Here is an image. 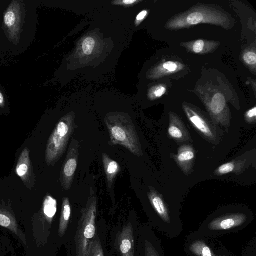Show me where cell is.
<instances>
[{
  "label": "cell",
  "instance_id": "24",
  "mask_svg": "<svg viewBox=\"0 0 256 256\" xmlns=\"http://www.w3.org/2000/svg\"><path fill=\"white\" fill-rule=\"evenodd\" d=\"M7 97L4 88L0 84V108H4L6 104Z\"/></svg>",
  "mask_w": 256,
  "mask_h": 256
},
{
  "label": "cell",
  "instance_id": "2",
  "mask_svg": "<svg viewBox=\"0 0 256 256\" xmlns=\"http://www.w3.org/2000/svg\"><path fill=\"white\" fill-rule=\"evenodd\" d=\"M104 121L113 145L122 146L135 156L143 155L136 130L128 116L122 114H108Z\"/></svg>",
  "mask_w": 256,
  "mask_h": 256
},
{
  "label": "cell",
  "instance_id": "17",
  "mask_svg": "<svg viewBox=\"0 0 256 256\" xmlns=\"http://www.w3.org/2000/svg\"><path fill=\"white\" fill-rule=\"evenodd\" d=\"M0 226L16 231V224L12 216L7 212L0 210Z\"/></svg>",
  "mask_w": 256,
  "mask_h": 256
},
{
  "label": "cell",
  "instance_id": "25",
  "mask_svg": "<svg viewBox=\"0 0 256 256\" xmlns=\"http://www.w3.org/2000/svg\"><path fill=\"white\" fill-rule=\"evenodd\" d=\"M204 42L202 40L196 41L193 45V50L196 53H200L204 47Z\"/></svg>",
  "mask_w": 256,
  "mask_h": 256
},
{
  "label": "cell",
  "instance_id": "11",
  "mask_svg": "<svg viewBox=\"0 0 256 256\" xmlns=\"http://www.w3.org/2000/svg\"><path fill=\"white\" fill-rule=\"evenodd\" d=\"M102 160L107 184L108 188L110 189L116 176L120 172V167L118 164L112 159L107 154H102Z\"/></svg>",
  "mask_w": 256,
  "mask_h": 256
},
{
  "label": "cell",
  "instance_id": "8",
  "mask_svg": "<svg viewBox=\"0 0 256 256\" xmlns=\"http://www.w3.org/2000/svg\"><path fill=\"white\" fill-rule=\"evenodd\" d=\"M148 195L150 202L157 214L166 222H170L169 212L161 196L151 188Z\"/></svg>",
  "mask_w": 256,
  "mask_h": 256
},
{
  "label": "cell",
  "instance_id": "23",
  "mask_svg": "<svg viewBox=\"0 0 256 256\" xmlns=\"http://www.w3.org/2000/svg\"><path fill=\"white\" fill-rule=\"evenodd\" d=\"M244 60L246 63L249 65H255L256 63V55L254 52H248L244 56Z\"/></svg>",
  "mask_w": 256,
  "mask_h": 256
},
{
  "label": "cell",
  "instance_id": "14",
  "mask_svg": "<svg viewBox=\"0 0 256 256\" xmlns=\"http://www.w3.org/2000/svg\"><path fill=\"white\" fill-rule=\"evenodd\" d=\"M57 210V202L56 199L50 195L46 196L43 203V212L46 216L52 219Z\"/></svg>",
  "mask_w": 256,
  "mask_h": 256
},
{
  "label": "cell",
  "instance_id": "26",
  "mask_svg": "<svg viewBox=\"0 0 256 256\" xmlns=\"http://www.w3.org/2000/svg\"><path fill=\"white\" fill-rule=\"evenodd\" d=\"M163 67L164 69L167 70L169 72H174L178 68L176 64L172 62H165Z\"/></svg>",
  "mask_w": 256,
  "mask_h": 256
},
{
  "label": "cell",
  "instance_id": "7",
  "mask_svg": "<svg viewBox=\"0 0 256 256\" xmlns=\"http://www.w3.org/2000/svg\"><path fill=\"white\" fill-rule=\"evenodd\" d=\"M132 227L130 222L122 228L119 238L121 256H134V240Z\"/></svg>",
  "mask_w": 256,
  "mask_h": 256
},
{
  "label": "cell",
  "instance_id": "10",
  "mask_svg": "<svg viewBox=\"0 0 256 256\" xmlns=\"http://www.w3.org/2000/svg\"><path fill=\"white\" fill-rule=\"evenodd\" d=\"M185 111L190 122L196 130L206 137H213L214 132L210 125L200 116L188 108H186Z\"/></svg>",
  "mask_w": 256,
  "mask_h": 256
},
{
  "label": "cell",
  "instance_id": "18",
  "mask_svg": "<svg viewBox=\"0 0 256 256\" xmlns=\"http://www.w3.org/2000/svg\"><path fill=\"white\" fill-rule=\"evenodd\" d=\"M88 256H104L102 248L98 237L94 238L92 242Z\"/></svg>",
  "mask_w": 256,
  "mask_h": 256
},
{
  "label": "cell",
  "instance_id": "12",
  "mask_svg": "<svg viewBox=\"0 0 256 256\" xmlns=\"http://www.w3.org/2000/svg\"><path fill=\"white\" fill-rule=\"evenodd\" d=\"M71 214V206L68 197L64 198L62 206L61 216L60 218L58 232L62 236L64 234L68 228Z\"/></svg>",
  "mask_w": 256,
  "mask_h": 256
},
{
  "label": "cell",
  "instance_id": "29",
  "mask_svg": "<svg viewBox=\"0 0 256 256\" xmlns=\"http://www.w3.org/2000/svg\"><path fill=\"white\" fill-rule=\"evenodd\" d=\"M147 14V12L146 10H144L142 12H140L137 16L136 17V20L137 21H140L142 20L146 15Z\"/></svg>",
  "mask_w": 256,
  "mask_h": 256
},
{
  "label": "cell",
  "instance_id": "16",
  "mask_svg": "<svg viewBox=\"0 0 256 256\" xmlns=\"http://www.w3.org/2000/svg\"><path fill=\"white\" fill-rule=\"evenodd\" d=\"M226 104L224 95L220 93L216 94L211 102L210 109L212 112L214 114H220L224 110Z\"/></svg>",
  "mask_w": 256,
  "mask_h": 256
},
{
  "label": "cell",
  "instance_id": "19",
  "mask_svg": "<svg viewBox=\"0 0 256 256\" xmlns=\"http://www.w3.org/2000/svg\"><path fill=\"white\" fill-rule=\"evenodd\" d=\"M186 21L189 24H196L208 21L207 18L200 12L190 14L186 18Z\"/></svg>",
  "mask_w": 256,
  "mask_h": 256
},
{
  "label": "cell",
  "instance_id": "15",
  "mask_svg": "<svg viewBox=\"0 0 256 256\" xmlns=\"http://www.w3.org/2000/svg\"><path fill=\"white\" fill-rule=\"evenodd\" d=\"M195 157V154L190 146H183L178 150L177 161L182 165L191 162Z\"/></svg>",
  "mask_w": 256,
  "mask_h": 256
},
{
  "label": "cell",
  "instance_id": "28",
  "mask_svg": "<svg viewBox=\"0 0 256 256\" xmlns=\"http://www.w3.org/2000/svg\"><path fill=\"white\" fill-rule=\"evenodd\" d=\"M166 91L165 88L163 86H159L157 88L154 92V95L156 97L158 98L164 95Z\"/></svg>",
  "mask_w": 256,
  "mask_h": 256
},
{
  "label": "cell",
  "instance_id": "30",
  "mask_svg": "<svg viewBox=\"0 0 256 256\" xmlns=\"http://www.w3.org/2000/svg\"><path fill=\"white\" fill-rule=\"evenodd\" d=\"M136 1L135 0H124L123 1V2L124 3H125L126 4H132V3H134V2H136Z\"/></svg>",
  "mask_w": 256,
  "mask_h": 256
},
{
  "label": "cell",
  "instance_id": "1",
  "mask_svg": "<svg viewBox=\"0 0 256 256\" xmlns=\"http://www.w3.org/2000/svg\"><path fill=\"white\" fill-rule=\"evenodd\" d=\"M34 0H0V50L8 56L24 52L34 40L36 28Z\"/></svg>",
  "mask_w": 256,
  "mask_h": 256
},
{
  "label": "cell",
  "instance_id": "27",
  "mask_svg": "<svg viewBox=\"0 0 256 256\" xmlns=\"http://www.w3.org/2000/svg\"><path fill=\"white\" fill-rule=\"evenodd\" d=\"M256 116V108L254 106L248 110L246 114V116L250 120H255Z\"/></svg>",
  "mask_w": 256,
  "mask_h": 256
},
{
  "label": "cell",
  "instance_id": "13",
  "mask_svg": "<svg viewBox=\"0 0 256 256\" xmlns=\"http://www.w3.org/2000/svg\"><path fill=\"white\" fill-rule=\"evenodd\" d=\"M190 251L196 256H216L203 241L196 240L189 246Z\"/></svg>",
  "mask_w": 256,
  "mask_h": 256
},
{
  "label": "cell",
  "instance_id": "21",
  "mask_svg": "<svg viewBox=\"0 0 256 256\" xmlns=\"http://www.w3.org/2000/svg\"><path fill=\"white\" fill-rule=\"evenodd\" d=\"M168 134L174 139L180 140L184 137V132L177 125L172 124L168 128Z\"/></svg>",
  "mask_w": 256,
  "mask_h": 256
},
{
  "label": "cell",
  "instance_id": "4",
  "mask_svg": "<svg viewBox=\"0 0 256 256\" xmlns=\"http://www.w3.org/2000/svg\"><path fill=\"white\" fill-rule=\"evenodd\" d=\"M97 198L91 188L86 207L80 222L76 238V256H88L92 242L96 234Z\"/></svg>",
  "mask_w": 256,
  "mask_h": 256
},
{
  "label": "cell",
  "instance_id": "20",
  "mask_svg": "<svg viewBox=\"0 0 256 256\" xmlns=\"http://www.w3.org/2000/svg\"><path fill=\"white\" fill-rule=\"evenodd\" d=\"M95 42L94 38L91 37H88L84 40L82 44V50L84 54H90L94 47Z\"/></svg>",
  "mask_w": 256,
  "mask_h": 256
},
{
  "label": "cell",
  "instance_id": "22",
  "mask_svg": "<svg viewBox=\"0 0 256 256\" xmlns=\"http://www.w3.org/2000/svg\"><path fill=\"white\" fill-rule=\"evenodd\" d=\"M235 166L233 162H230L221 165L216 170V174L220 175L226 174L232 172Z\"/></svg>",
  "mask_w": 256,
  "mask_h": 256
},
{
  "label": "cell",
  "instance_id": "3",
  "mask_svg": "<svg viewBox=\"0 0 256 256\" xmlns=\"http://www.w3.org/2000/svg\"><path fill=\"white\" fill-rule=\"evenodd\" d=\"M74 120L73 113L64 116L50 136L46 150V162L48 166H54L64 154L76 129Z\"/></svg>",
  "mask_w": 256,
  "mask_h": 256
},
{
  "label": "cell",
  "instance_id": "6",
  "mask_svg": "<svg viewBox=\"0 0 256 256\" xmlns=\"http://www.w3.org/2000/svg\"><path fill=\"white\" fill-rule=\"evenodd\" d=\"M248 217L242 213L231 214L216 218L208 223V228L212 232H228L246 223Z\"/></svg>",
  "mask_w": 256,
  "mask_h": 256
},
{
  "label": "cell",
  "instance_id": "5",
  "mask_svg": "<svg viewBox=\"0 0 256 256\" xmlns=\"http://www.w3.org/2000/svg\"><path fill=\"white\" fill-rule=\"evenodd\" d=\"M80 147L77 140H71L60 172V182L64 190H70L72 186L78 166Z\"/></svg>",
  "mask_w": 256,
  "mask_h": 256
},
{
  "label": "cell",
  "instance_id": "9",
  "mask_svg": "<svg viewBox=\"0 0 256 256\" xmlns=\"http://www.w3.org/2000/svg\"><path fill=\"white\" fill-rule=\"evenodd\" d=\"M16 170L17 175L24 182H26L30 178L32 170L28 148H24L20 153Z\"/></svg>",
  "mask_w": 256,
  "mask_h": 256
}]
</instances>
